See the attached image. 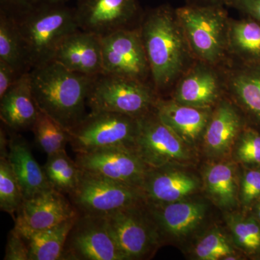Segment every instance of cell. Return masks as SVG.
I'll return each mask as SVG.
<instances>
[{
  "instance_id": "32",
  "label": "cell",
  "mask_w": 260,
  "mask_h": 260,
  "mask_svg": "<svg viewBox=\"0 0 260 260\" xmlns=\"http://www.w3.org/2000/svg\"><path fill=\"white\" fill-rule=\"evenodd\" d=\"M194 253L200 260H218L234 254V251L225 236L219 230H213L200 239Z\"/></svg>"
},
{
  "instance_id": "35",
  "label": "cell",
  "mask_w": 260,
  "mask_h": 260,
  "mask_svg": "<svg viewBox=\"0 0 260 260\" xmlns=\"http://www.w3.org/2000/svg\"><path fill=\"white\" fill-rule=\"evenodd\" d=\"M4 260H29L28 244L15 228L8 234Z\"/></svg>"
},
{
  "instance_id": "12",
  "label": "cell",
  "mask_w": 260,
  "mask_h": 260,
  "mask_svg": "<svg viewBox=\"0 0 260 260\" xmlns=\"http://www.w3.org/2000/svg\"><path fill=\"white\" fill-rule=\"evenodd\" d=\"M101 39L103 74L118 75L145 83L149 78L151 79L139 29L119 30Z\"/></svg>"
},
{
  "instance_id": "37",
  "label": "cell",
  "mask_w": 260,
  "mask_h": 260,
  "mask_svg": "<svg viewBox=\"0 0 260 260\" xmlns=\"http://www.w3.org/2000/svg\"><path fill=\"white\" fill-rule=\"evenodd\" d=\"M22 75L13 67L0 61V99L18 82Z\"/></svg>"
},
{
  "instance_id": "21",
  "label": "cell",
  "mask_w": 260,
  "mask_h": 260,
  "mask_svg": "<svg viewBox=\"0 0 260 260\" xmlns=\"http://www.w3.org/2000/svg\"><path fill=\"white\" fill-rule=\"evenodd\" d=\"M148 203L158 230L176 237H184L194 230L206 213L205 205L200 202L180 200L165 204Z\"/></svg>"
},
{
  "instance_id": "17",
  "label": "cell",
  "mask_w": 260,
  "mask_h": 260,
  "mask_svg": "<svg viewBox=\"0 0 260 260\" xmlns=\"http://www.w3.org/2000/svg\"><path fill=\"white\" fill-rule=\"evenodd\" d=\"M196 178L172 167L149 168L142 189L147 202L165 204L184 199L198 189Z\"/></svg>"
},
{
  "instance_id": "15",
  "label": "cell",
  "mask_w": 260,
  "mask_h": 260,
  "mask_svg": "<svg viewBox=\"0 0 260 260\" xmlns=\"http://www.w3.org/2000/svg\"><path fill=\"white\" fill-rule=\"evenodd\" d=\"M53 60L80 74H103L102 39L91 32L78 29L61 42Z\"/></svg>"
},
{
  "instance_id": "18",
  "label": "cell",
  "mask_w": 260,
  "mask_h": 260,
  "mask_svg": "<svg viewBox=\"0 0 260 260\" xmlns=\"http://www.w3.org/2000/svg\"><path fill=\"white\" fill-rule=\"evenodd\" d=\"M155 112L158 119L188 145H194L204 135L209 121L210 109L158 99Z\"/></svg>"
},
{
  "instance_id": "28",
  "label": "cell",
  "mask_w": 260,
  "mask_h": 260,
  "mask_svg": "<svg viewBox=\"0 0 260 260\" xmlns=\"http://www.w3.org/2000/svg\"><path fill=\"white\" fill-rule=\"evenodd\" d=\"M47 156L43 168L51 186L62 194H71L79 182L81 169L65 150Z\"/></svg>"
},
{
  "instance_id": "4",
  "label": "cell",
  "mask_w": 260,
  "mask_h": 260,
  "mask_svg": "<svg viewBox=\"0 0 260 260\" xmlns=\"http://www.w3.org/2000/svg\"><path fill=\"white\" fill-rule=\"evenodd\" d=\"M176 11L194 57L213 66L223 61L230 23L223 6L187 4Z\"/></svg>"
},
{
  "instance_id": "7",
  "label": "cell",
  "mask_w": 260,
  "mask_h": 260,
  "mask_svg": "<svg viewBox=\"0 0 260 260\" xmlns=\"http://www.w3.org/2000/svg\"><path fill=\"white\" fill-rule=\"evenodd\" d=\"M68 196L78 213L99 216L147 201L142 188L82 170L78 185Z\"/></svg>"
},
{
  "instance_id": "30",
  "label": "cell",
  "mask_w": 260,
  "mask_h": 260,
  "mask_svg": "<svg viewBox=\"0 0 260 260\" xmlns=\"http://www.w3.org/2000/svg\"><path fill=\"white\" fill-rule=\"evenodd\" d=\"M234 242L246 254L260 256V222L253 215L229 214L225 216Z\"/></svg>"
},
{
  "instance_id": "11",
  "label": "cell",
  "mask_w": 260,
  "mask_h": 260,
  "mask_svg": "<svg viewBox=\"0 0 260 260\" xmlns=\"http://www.w3.org/2000/svg\"><path fill=\"white\" fill-rule=\"evenodd\" d=\"M75 10L80 30L100 38L139 28L145 13L138 0H77Z\"/></svg>"
},
{
  "instance_id": "38",
  "label": "cell",
  "mask_w": 260,
  "mask_h": 260,
  "mask_svg": "<svg viewBox=\"0 0 260 260\" xmlns=\"http://www.w3.org/2000/svg\"><path fill=\"white\" fill-rule=\"evenodd\" d=\"M229 5L260 23V0H232Z\"/></svg>"
},
{
  "instance_id": "14",
  "label": "cell",
  "mask_w": 260,
  "mask_h": 260,
  "mask_svg": "<svg viewBox=\"0 0 260 260\" xmlns=\"http://www.w3.org/2000/svg\"><path fill=\"white\" fill-rule=\"evenodd\" d=\"M78 212L64 194L54 188L24 200L15 217V229L23 237L74 218Z\"/></svg>"
},
{
  "instance_id": "24",
  "label": "cell",
  "mask_w": 260,
  "mask_h": 260,
  "mask_svg": "<svg viewBox=\"0 0 260 260\" xmlns=\"http://www.w3.org/2000/svg\"><path fill=\"white\" fill-rule=\"evenodd\" d=\"M0 61L13 67L20 75L31 70L28 51L16 20L0 11Z\"/></svg>"
},
{
  "instance_id": "41",
  "label": "cell",
  "mask_w": 260,
  "mask_h": 260,
  "mask_svg": "<svg viewBox=\"0 0 260 260\" xmlns=\"http://www.w3.org/2000/svg\"><path fill=\"white\" fill-rule=\"evenodd\" d=\"M45 1L49 2V3H65L66 4L68 2L71 1V0H45Z\"/></svg>"
},
{
  "instance_id": "6",
  "label": "cell",
  "mask_w": 260,
  "mask_h": 260,
  "mask_svg": "<svg viewBox=\"0 0 260 260\" xmlns=\"http://www.w3.org/2000/svg\"><path fill=\"white\" fill-rule=\"evenodd\" d=\"M68 133L69 144L76 153L119 147L135 148L138 119L115 112L90 111Z\"/></svg>"
},
{
  "instance_id": "34",
  "label": "cell",
  "mask_w": 260,
  "mask_h": 260,
  "mask_svg": "<svg viewBox=\"0 0 260 260\" xmlns=\"http://www.w3.org/2000/svg\"><path fill=\"white\" fill-rule=\"evenodd\" d=\"M239 197L243 206L249 209L260 198V167H248L243 173Z\"/></svg>"
},
{
  "instance_id": "1",
  "label": "cell",
  "mask_w": 260,
  "mask_h": 260,
  "mask_svg": "<svg viewBox=\"0 0 260 260\" xmlns=\"http://www.w3.org/2000/svg\"><path fill=\"white\" fill-rule=\"evenodd\" d=\"M153 88L166 90L189 69L194 57L177 11L162 5L145 13L139 25Z\"/></svg>"
},
{
  "instance_id": "20",
  "label": "cell",
  "mask_w": 260,
  "mask_h": 260,
  "mask_svg": "<svg viewBox=\"0 0 260 260\" xmlns=\"http://www.w3.org/2000/svg\"><path fill=\"white\" fill-rule=\"evenodd\" d=\"M11 132L8 158L21 186L24 200L53 188L44 168L34 158L26 140L17 132Z\"/></svg>"
},
{
  "instance_id": "5",
  "label": "cell",
  "mask_w": 260,
  "mask_h": 260,
  "mask_svg": "<svg viewBox=\"0 0 260 260\" xmlns=\"http://www.w3.org/2000/svg\"><path fill=\"white\" fill-rule=\"evenodd\" d=\"M156 90L150 84L118 75L101 74L88 97L90 111H105L138 118L155 109Z\"/></svg>"
},
{
  "instance_id": "19",
  "label": "cell",
  "mask_w": 260,
  "mask_h": 260,
  "mask_svg": "<svg viewBox=\"0 0 260 260\" xmlns=\"http://www.w3.org/2000/svg\"><path fill=\"white\" fill-rule=\"evenodd\" d=\"M39 109L32 95L29 73L0 99V119L11 131L32 129Z\"/></svg>"
},
{
  "instance_id": "13",
  "label": "cell",
  "mask_w": 260,
  "mask_h": 260,
  "mask_svg": "<svg viewBox=\"0 0 260 260\" xmlns=\"http://www.w3.org/2000/svg\"><path fill=\"white\" fill-rule=\"evenodd\" d=\"M75 160L84 172L140 188L150 168L135 148L127 147L76 153Z\"/></svg>"
},
{
  "instance_id": "8",
  "label": "cell",
  "mask_w": 260,
  "mask_h": 260,
  "mask_svg": "<svg viewBox=\"0 0 260 260\" xmlns=\"http://www.w3.org/2000/svg\"><path fill=\"white\" fill-rule=\"evenodd\" d=\"M146 202L105 216L113 237L126 260L143 259L158 246V225L150 210L143 206Z\"/></svg>"
},
{
  "instance_id": "39",
  "label": "cell",
  "mask_w": 260,
  "mask_h": 260,
  "mask_svg": "<svg viewBox=\"0 0 260 260\" xmlns=\"http://www.w3.org/2000/svg\"><path fill=\"white\" fill-rule=\"evenodd\" d=\"M188 4L196 5H229L232 0H186Z\"/></svg>"
},
{
  "instance_id": "33",
  "label": "cell",
  "mask_w": 260,
  "mask_h": 260,
  "mask_svg": "<svg viewBox=\"0 0 260 260\" xmlns=\"http://www.w3.org/2000/svg\"><path fill=\"white\" fill-rule=\"evenodd\" d=\"M237 158L248 167H260V131L254 128L243 130L238 138Z\"/></svg>"
},
{
  "instance_id": "31",
  "label": "cell",
  "mask_w": 260,
  "mask_h": 260,
  "mask_svg": "<svg viewBox=\"0 0 260 260\" xmlns=\"http://www.w3.org/2000/svg\"><path fill=\"white\" fill-rule=\"evenodd\" d=\"M8 153H1L0 156V208L15 218V214L24 201V196L18 178L8 160Z\"/></svg>"
},
{
  "instance_id": "2",
  "label": "cell",
  "mask_w": 260,
  "mask_h": 260,
  "mask_svg": "<svg viewBox=\"0 0 260 260\" xmlns=\"http://www.w3.org/2000/svg\"><path fill=\"white\" fill-rule=\"evenodd\" d=\"M29 75L39 110L68 131L86 116L89 92L96 76L75 73L54 60L32 68Z\"/></svg>"
},
{
  "instance_id": "36",
  "label": "cell",
  "mask_w": 260,
  "mask_h": 260,
  "mask_svg": "<svg viewBox=\"0 0 260 260\" xmlns=\"http://www.w3.org/2000/svg\"><path fill=\"white\" fill-rule=\"evenodd\" d=\"M43 0H0V11L17 18L34 9Z\"/></svg>"
},
{
  "instance_id": "23",
  "label": "cell",
  "mask_w": 260,
  "mask_h": 260,
  "mask_svg": "<svg viewBox=\"0 0 260 260\" xmlns=\"http://www.w3.org/2000/svg\"><path fill=\"white\" fill-rule=\"evenodd\" d=\"M225 84L251 120L260 126V62H241L228 74Z\"/></svg>"
},
{
  "instance_id": "22",
  "label": "cell",
  "mask_w": 260,
  "mask_h": 260,
  "mask_svg": "<svg viewBox=\"0 0 260 260\" xmlns=\"http://www.w3.org/2000/svg\"><path fill=\"white\" fill-rule=\"evenodd\" d=\"M242 116L233 104L221 101L210 115L203 138L212 155L226 153L242 130Z\"/></svg>"
},
{
  "instance_id": "25",
  "label": "cell",
  "mask_w": 260,
  "mask_h": 260,
  "mask_svg": "<svg viewBox=\"0 0 260 260\" xmlns=\"http://www.w3.org/2000/svg\"><path fill=\"white\" fill-rule=\"evenodd\" d=\"M78 215L23 237L28 245L29 260H62L65 243Z\"/></svg>"
},
{
  "instance_id": "16",
  "label": "cell",
  "mask_w": 260,
  "mask_h": 260,
  "mask_svg": "<svg viewBox=\"0 0 260 260\" xmlns=\"http://www.w3.org/2000/svg\"><path fill=\"white\" fill-rule=\"evenodd\" d=\"M222 84L214 66L199 61L181 75L174 100L184 105L210 109L220 96Z\"/></svg>"
},
{
  "instance_id": "3",
  "label": "cell",
  "mask_w": 260,
  "mask_h": 260,
  "mask_svg": "<svg viewBox=\"0 0 260 260\" xmlns=\"http://www.w3.org/2000/svg\"><path fill=\"white\" fill-rule=\"evenodd\" d=\"M14 18L26 44L31 70L52 61L61 42L80 29L75 8L65 3L43 0L34 9Z\"/></svg>"
},
{
  "instance_id": "26",
  "label": "cell",
  "mask_w": 260,
  "mask_h": 260,
  "mask_svg": "<svg viewBox=\"0 0 260 260\" xmlns=\"http://www.w3.org/2000/svg\"><path fill=\"white\" fill-rule=\"evenodd\" d=\"M228 49L242 63L260 62V23L246 17L230 20Z\"/></svg>"
},
{
  "instance_id": "10",
  "label": "cell",
  "mask_w": 260,
  "mask_h": 260,
  "mask_svg": "<svg viewBox=\"0 0 260 260\" xmlns=\"http://www.w3.org/2000/svg\"><path fill=\"white\" fill-rule=\"evenodd\" d=\"M62 260H126L105 216L78 213L65 243Z\"/></svg>"
},
{
  "instance_id": "9",
  "label": "cell",
  "mask_w": 260,
  "mask_h": 260,
  "mask_svg": "<svg viewBox=\"0 0 260 260\" xmlns=\"http://www.w3.org/2000/svg\"><path fill=\"white\" fill-rule=\"evenodd\" d=\"M188 146L158 119L155 109L138 118L135 148L149 167H172L189 161Z\"/></svg>"
},
{
  "instance_id": "27",
  "label": "cell",
  "mask_w": 260,
  "mask_h": 260,
  "mask_svg": "<svg viewBox=\"0 0 260 260\" xmlns=\"http://www.w3.org/2000/svg\"><path fill=\"white\" fill-rule=\"evenodd\" d=\"M206 190L214 203L222 208L237 205L239 188L232 164L219 162L207 169L205 174Z\"/></svg>"
},
{
  "instance_id": "29",
  "label": "cell",
  "mask_w": 260,
  "mask_h": 260,
  "mask_svg": "<svg viewBox=\"0 0 260 260\" xmlns=\"http://www.w3.org/2000/svg\"><path fill=\"white\" fill-rule=\"evenodd\" d=\"M31 130L36 143L47 155L64 150L70 143L68 130L42 111L39 110Z\"/></svg>"
},
{
  "instance_id": "40",
  "label": "cell",
  "mask_w": 260,
  "mask_h": 260,
  "mask_svg": "<svg viewBox=\"0 0 260 260\" xmlns=\"http://www.w3.org/2000/svg\"><path fill=\"white\" fill-rule=\"evenodd\" d=\"M251 215L254 217L256 220H259L260 222V198L256 200L255 203H254L250 208Z\"/></svg>"
}]
</instances>
